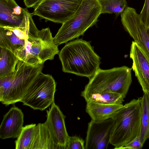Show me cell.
I'll return each mask as SVG.
<instances>
[{"label": "cell", "instance_id": "6da1fadb", "mask_svg": "<svg viewBox=\"0 0 149 149\" xmlns=\"http://www.w3.org/2000/svg\"><path fill=\"white\" fill-rule=\"evenodd\" d=\"M64 72L90 78L100 68V58L89 41L77 39L66 43L58 54Z\"/></svg>", "mask_w": 149, "mask_h": 149}, {"label": "cell", "instance_id": "7a4b0ae2", "mask_svg": "<svg viewBox=\"0 0 149 149\" xmlns=\"http://www.w3.org/2000/svg\"><path fill=\"white\" fill-rule=\"evenodd\" d=\"M141 117L140 97L125 104L112 115L114 125L110 143L114 149H121L139 135Z\"/></svg>", "mask_w": 149, "mask_h": 149}, {"label": "cell", "instance_id": "3957f363", "mask_svg": "<svg viewBox=\"0 0 149 149\" xmlns=\"http://www.w3.org/2000/svg\"><path fill=\"white\" fill-rule=\"evenodd\" d=\"M43 64L31 65L19 61L15 71L0 78V101L6 106L21 102L29 86L42 72Z\"/></svg>", "mask_w": 149, "mask_h": 149}, {"label": "cell", "instance_id": "277c9868", "mask_svg": "<svg viewBox=\"0 0 149 149\" xmlns=\"http://www.w3.org/2000/svg\"><path fill=\"white\" fill-rule=\"evenodd\" d=\"M101 14L99 0H82L75 13L62 24L54 37V43L58 46L83 35L96 24Z\"/></svg>", "mask_w": 149, "mask_h": 149}, {"label": "cell", "instance_id": "5b68a950", "mask_svg": "<svg viewBox=\"0 0 149 149\" xmlns=\"http://www.w3.org/2000/svg\"><path fill=\"white\" fill-rule=\"evenodd\" d=\"M131 70L125 66L108 70L99 68L89 79L81 96L86 102L92 94L112 92L121 94L125 98L132 82Z\"/></svg>", "mask_w": 149, "mask_h": 149}, {"label": "cell", "instance_id": "8992f818", "mask_svg": "<svg viewBox=\"0 0 149 149\" xmlns=\"http://www.w3.org/2000/svg\"><path fill=\"white\" fill-rule=\"evenodd\" d=\"M56 87L52 76L41 72L31 84L20 102L34 110L43 111L54 102Z\"/></svg>", "mask_w": 149, "mask_h": 149}, {"label": "cell", "instance_id": "52a82bcc", "mask_svg": "<svg viewBox=\"0 0 149 149\" xmlns=\"http://www.w3.org/2000/svg\"><path fill=\"white\" fill-rule=\"evenodd\" d=\"M82 0H41L34 8L33 15L41 19L62 24L70 19Z\"/></svg>", "mask_w": 149, "mask_h": 149}, {"label": "cell", "instance_id": "ba28073f", "mask_svg": "<svg viewBox=\"0 0 149 149\" xmlns=\"http://www.w3.org/2000/svg\"><path fill=\"white\" fill-rule=\"evenodd\" d=\"M124 29L149 58V30L136 10L127 6L120 14Z\"/></svg>", "mask_w": 149, "mask_h": 149}, {"label": "cell", "instance_id": "9c48e42d", "mask_svg": "<svg viewBox=\"0 0 149 149\" xmlns=\"http://www.w3.org/2000/svg\"><path fill=\"white\" fill-rule=\"evenodd\" d=\"M114 125L111 118L100 122L91 120L88 124L85 149H106L110 141Z\"/></svg>", "mask_w": 149, "mask_h": 149}, {"label": "cell", "instance_id": "30bf717a", "mask_svg": "<svg viewBox=\"0 0 149 149\" xmlns=\"http://www.w3.org/2000/svg\"><path fill=\"white\" fill-rule=\"evenodd\" d=\"M33 15L14 0H0V26L25 27L34 22Z\"/></svg>", "mask_w": 149, "mask_h": 149}, {"label": "cell", "instance_id": "8fae6325", "mask_svg": "<svg viewBox=\"0 0 149 149\" xmlns=\"http://www.w3.org/2000/svg\"><path fill=\"white\" fill-rule=\"evenodd\" d=\"M47 120L44 123L55 143L60 149H66L69 137L65 127V116L54 102L46 111Z\"/></svg>", "mask_w": 149, "mask_h": 149}, {"label": "cell", "instance_id": "7c38bea8", "mask_svg": "<svg viewBox=\"0 0 149 149\" xmlns=\"http://www.w3.org/2000/svg\"><path fill=\"white\" fill-rule=\"evenodd\" d=\"M130 57L132 69L143 92L149 94V58L134 41L131 45Z\"/></svg>", "mask_w": 149, "mask_h": 149}, {"label": "cell", "instance_id": "4fadbf2b", "mask_svg": "<svg viewBox=\"0 0 149 149\" xmlns=\"http://www.w3.org/2000/svg\"><path fill=\"white\" fill-rule=\"evenodd\" d=\"M24 114L15 106L10 108L3 116L0 126V138L2 139L17 138L24 123Z\"/></svg>", "mask_w": 149, "mask_h": 149}, {"label": "cell", "instance_id": "5bb4252c", "mask_svg": "<svg viewBox=\"0 0 149 149\" xmlns=\"http://www.w3.org/2000/svg\"><path fill=\"white\" fill-rule=\"evenodd\" d=\"M123 105L122 104H104L88 101L86 102V111L91 120L100 122L111 118Z\"/></svg>", "mask_w": 149, "mask_h": 149}, {"label": "cell", "instance_id": "9a60e30c", "mask_svg": "<svg viewBox=\"0 0 149 149\" xmlns=\"http://www.w3.org/2000/svg\"><path fill=\"white\" fill-rule=\"evenodd\" d=\"M31 149H60L53 141L44 123L36 125Z\"/></svg>", "mask_w": 149, "mask_h": 149}, {"label": "cell", "instance_id": "2e32d148", "mask_svg": "<svg viewBox=\"0 0 149 149\" xmlns=\"http://www.w3.org/2000/svg\"><path fill=\"white\" fill-rule=\"evenodd\" d=\"M0 48V78L8 76L13 72L19 60L9 50Z\"/></svg>", "mask_w": 149, "mask_h": 149}, {"label": "cell", "instance_id": "e0dca14e", "mask_svg": "<svg viewBox=\"0 0 149 149\" xmlns=\"http://www.w3.org/2000/svg\"><path fill=\"white\" fill-rule=\"evenodd\" d=\"M142 109L141 122L139 136L142 144L149 139V94L143 92L140 97Z\"/></svg>", "mask_w": 149, "mask_h": 149}, {"label": "cell", "instance_id": "ac0fdd59", "mask_svg": "<svg viewBox=\"0 0 149 149\" xmlns=\"http://www.w3.org/2000/svg\"><path fill=\"white\" fill-rule=\"evenodd\" d=\"M36 125L31 124L23 127L15 142V149H31Z\"/></svg>", "mask_w": 149, "mask_h": 149}, {"label": "cell", "instance_id": "d6986e66", "mask_svg": "<svg viewBox=\"0 0 149 149\" xmlns=\"http://www.w3.org/2000/svg\"><path fill=\"white\" fill-rule=\"evenodd\" d=\"M101 14L114 13L116 17L122 13L127 6L126 0H99Z\"/></svg>", "mask_w": 149, "mask_h": 149}, {"label": "cell", "instance_id": "ffe728a7", "mask_svg": "<svg viewBox=\"0 0 149 149\" xmlns=\"http://www.w3.org/2000/svg\"><path fill=\"white\" fill-rule=\"evenodd\" d=\"M124 98L120 94L112 92H105L91 95L86 102L92 101L104 104H122Z\"/></svg>", "mask_w": 149, "mask_h": 149}, {"label": "cell", "instance_id": "44dd1931", "mask_svg": "<svg viewBox=\"0 0 149 149\" xmlns=\"http://www.w3.org/2000/svg\"><path fill=\"white\" fill-rule=\"evenodd\" d=\"M84 141L81 138L76 136H69L66 149H85Z\"/></svg>", "mask_w": 149, "mask_h": 149}, {"label": "cell", "instance_id": "7402d4cb", "mask_svg": "<svg viewBox=\"0 0 149 149\" xmlns=\"http://www.w3.org/2000/svg\"><path fill=\"white\" fill-rule=\"evenodd\" d=\"M139 15L143 22L148 28L149 27V0H145L143 8Z\"/></svg>", "mask_w": 149, "mask_h": 149}, {"label": "cell", "instance_id": "603a6c76", "mask_svg": "<svg viewBox=\"0 0 149 149\" xmlns=\"http://www.w3.org/2000/svg\"><path fill=\"white\" fill-rule=\"evenodd\" d=\"M143 146L139 135L130 142L124 145L121 149H141Z\"/></svg>", "mask_w": 149, "mask_h": 149}, {"label": "cell", "instance_id": "cb8c5ba5", "mask_svg": "<svg viewBox=\"0 0 149 149\" xmlns=\"http://www.w3.org/2000/svg\"><path fill=\"white\" fill-rule=\"evenodd\" d=\"M41 0H23L25 5L27 8H34Z\"/></svg>", "mask_w": 149, "mask_h": 149}, {"label": "cell", "instance_id": "d4e9b609", "mask_svg": "<svg viewBox=\"0 0 149 149\" xmlns=\"http://www.w3.org/2000/svg\"><path fill=\"white\" fill-rule=\"evenodd\" d=\"M148 29H149V27L148 28Z\"/></svg>", "mask_w": 149, "mask_h": 149}, {"label": "cell", "instance_id": "484cf974", "mask_svg": "<svg viewBox=\"0 0 149 149\" xmlns=\"http://www.w3.org/2000/svg\"></svg>", "mask_w": 149, "mask_h": 149}]
</instances>
